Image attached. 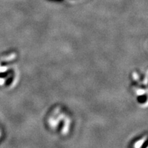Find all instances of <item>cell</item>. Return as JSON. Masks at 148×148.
I'll return each instance as SVG.
<instances>
[{"mask_svg": "<svg viewBox=\"0 0 148 148\" xmlns=\"http://www.w3.org/2000/svg\"><path fill=\"white\" fill-rule=\"evenodd\" d=\"M45 125L51 132L60 136L69 134L73 125V119L69 110L61 105L53 106L45 116Z\"/></svg>", "mask_w": 148, "mask_h": 148, "instance_id": "obj_1", "label": "cell"}, {"mask_svg": "<svg viewBox=\"0 0 148 148\" xmlns=\"http://www.w3.org/2000/svg\"><path fill=\"white\" fill-rule=\"evenodd\" d=\"M18 55L14 51H7L0 55V88L10 89L17 84Z\"/></svg>", "mask_w": 148, "mask_h": 148, "instance_id": "obj_2", "label": "cell"}, {"mask_svg": "<svg viewBox=\"0 0 148 148\" xmlns=\"http://www.w3.org/2000/svg\"><path fill=\"white\" fill-rule=\"evenodd\" d=\"M131 89L136 96L138 102L140 104L147 103V75L146 73H140L138 71H134L131 75Z\"/></svg>", "mask_w": 148, "mask_h": 148, "instance_id": "obj_3", "label": "cell"}, {"mask_svg": "<svg viewBox=\"0 0 148 148\" xmlns=\"http://www.w3.org/2000/svg\"><path fill=\"white\" fill-rule=\"evenodd\" d=\"M130 148H147V134L136 138L130 144Z\"/></svg>", "mask_w": 148, "mask_h": 148, "instance_id": "obj_4", "label": "cell"}, {"mask_svg": "<svg viewBox=\"0 0 148 148\" xmlns=\"http://www.w3.org/2000/svg\"><path fill=\"white\" fill-rule=\"evenodd\" d=\"M3 127H1V125H0V142L3 139Z\"/></svg>", "mask_w": 148, "mask_h": 148, "instance_id": "obj_5", "label": "cell"}]
</instances>
